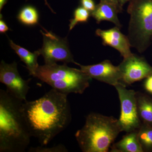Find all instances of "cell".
<instances>
[{
    "label": "cell",
    "instance_id": "1",
    "mask_svg": "<svg viewBox=\"0 0 152 152\" xmlns=\"http://www.w3.org/2000/svg\"><path fill=\"white\" fill-rule=\"evenodd\" d=\"M68 95L52 88L39 99L25 101L22 111L31 135L46 146L72 120Z\"/></svg>",
    "mask_w": 152,
    "mask_h": 152
},
{
    "label": "cell",
    "instance_id": "2",
    "mask_svg": "<svg viewBox=\"0 0 152 152\" xmlns=\"http://www.w3.org/2000/svg\"><path fill=\"white\" fill-rule=\"evenodd\" d=\"M23 102L0 90V152H25L31 135L22 111Z\"/></svg>",
    "mask_w": 152,
    "mask_h": 152
},
{
    "label": "cell",
    "instance_id": "3",
    "mask_svg": "<svg viewBox=\"0 0 152 152\" xmlns=\"http://www.w3.org/2000/svg\"><path fill=\"white\" fill-rule=\"evenodd\" d=\"M122 132L118 119L92 113L75 137L82 152H107Z\"/></svg>",
    "mask_w": 152,
    "mask_h": 152
},
{
    "label": "cell",
    "instance_id": "4",
    "mask_svg": "<svg viewBox=\"0 0 152 152\" xmlns=\"http://www.w3.org/2000/svg\"><path fill=\"white\" fill-rule=\"evenodd\" d=\"M66 64L56 63L39 66L32 76L63 94H83L89 87L91 79L80 69L69 67Z\"/></svg>",
    "mask_w": 152,
    "mask_h": 152
},
{
    "label": "cell",
    "instance_id": "5",
    "mask_svg": "<svg viewBox=\"0 0 152 152\" xmlns=\"http://www.w3.org/2000/svg\"><path fill=\"white\" fill-rule=\"evenodd\" d=\"M128 37L131 47L142 53L151 45L152 37V0H130Z\"/></svg>",
    "mask_w": 152,
    "mask_h": 152
},
{
    "label": "cell",
    "instance_id": "6",
    "mask_svg": "<svg viewBox=\"0 0 152 152\" xmlns=\"http://www.w3.org/2000/svg\"><path fill=\"white\" fill-rule=\"evenodd\" d=\"M115 87L121 102V113L118 120L122 132L128 133L138 130L142 123L138 113L137 93L134 90L127 89L122 83Z\"/></svg>",
    "mask_w": 152,
    "mask_h": 152
},
{
    "label": "cell",
    "instance_id": "7",
    "mask_svg": "<svg viewBox=\"0 0 152 152\" xmlns=\"http://www.w3.org/2000/svg\"><path fill=\"white\" fill-rule=\"evenodd\" d=\"M41 30L43 38L42 48L38 50L43 57L45 64H52L57 62H63L64 64L72 63L77 64L73 56L69 49L66 38L63 39L51 31L43 28Z\"/></svg>",
    "mask_w": 152,
    "mask_h": 152
},
{
    "label": "cell",
    "instance_id": "8",
    "mask_svg": "<svg viewBox=\"0 0 152 152\" xmlns=\"http://www.w3.org/2000/svg\"><path fill=\"white\" fill-rule=\"evenodd\" d=\"M16 62L8 64L4 61L0 64V82L7 88V91L15 98L22 101H26L30 87L31 79L24 80L20 75Z\"/></svg>",
    "mask_w": 152,
    "mask_h": 152
},
{
    "label": "cell",
    "instance_id": "9",
    "mask_svg": "<svg viewBox=\"0 0 152 152\" xmlns=\"http://www.w3.org/2000/svg\"><path fill=\"white\" fill-rule=\"evenodd\" d=\"M122 74V83L131 85L152 75V66L143 58L133 54L124 58L118 66Z\"/></svg>",
    "mask_w": 152,
    "mask_h": 152
},
{
    "label": "cell",
    "instance_id": "10",
    "mask_svg": "<svg viewBox=\"0 0 152 152\" xmlns=\"http://www.w3.org/2000/svg\"><path fill=\"white\" fill-rule=\"evenodd\" d=\"M77 65L91 79H95L114 87L122 83V76L118 66L113 65L109 60H106L92 65H82L78 63Z\"/></svg>",
    "mask_w": 152,
    "mask_h": 152
},
{
    "label": "cell",
    "instance_id": "11",
    "mask_svg": "<svg viewBox=\"0 0 152 152\" xmlns=\"http://www.w3.org/2000/svg\"><path fill=\"white\" fill-rule=\"evenodd\" d=\"M96 33V35L102 39L104 45L109 46L116 49L124 58L133 54L131 52L132 47L129 38L122 33L120 28L116 26L106 30L98 29Z\"/></svg>",
    "mask_w": 152,
    "mask_h": 152
},
{
    "label": "cell",
    "instance_id": "12",
    "mask_svg": "<svg viewBox=\"0 0 152 152\" xmlns=\"http://www.w3.org/2000/svg\"><path fill=\"white\" fill-rule=\"evenodd\" d=\"M120 12L119 9L115 5L100 1L99 4L96 6L94 11L91 13V15L98 23L102 21H108L121 28V25L118 16V13Z\"/></svg>",
    "mask_w": 152,
    "mask_h": 152
},
{
    "label": "cell",
    "instance_id": "13",
    "mask_svg": "<svg viewBox=\"0 0 152 152\" xmlns=\"http://www.w3.org/2000/svg\"><path fill=\"white\" fill-rule=\"evenodd\" d=\"M137 131L127 133L121 140L112 145L111 152H143L138 137Z\"/></svg>",
    "mask_w": 152,
    "mask_h": 152
},
{
    "label": "cell",
    "instance_id": "14",
    "mask_svg": "<svg viewBox=\"0 0 152 152\" xmlns=\"http://www.w3.org/2000/svg\"><path fill=\"white\" fill-rule=\"evenodd\" d=\"M10 45L20 57L22 61L26 64V67L30 75H33L35 71L39 66L38 64V58L40 55L39 50L31 53L27 50L18 45L10 40Z\"/></svg>",
    "mask_w": 152,
    "mask_h": 152
},
{
    "label": "cell",
    "instance_id": "15",
    "mask_svg": "<svg viewBox=\"0 0 152 152\" xmlns=\"http://www.w3.org/2000/svg\"><path fill=\"white\" fill-rule=\"evenodd\" d=\"M137 106L142 123L152 126V99L148 95L137 93Z\"/></svg>",
    "mask_w": 152,
    "mask_h": 152
},
{
    "label": "cell",
    "instance_id": "16",
    "mask_svg": "<svg viewBox=\"0 0 152 152\" xmlns=\"http://www.w3.org/2000/svg\"><path fill=\"white\" fill-rule=\"evenodd\" d=\"M137 132L139 142L144 152H152V126L142 123Z\"/></svg>",
    "mask_w": 152,
    "mask_h": 152
},
{
    "label": "cell",
    "instance_id": "17",
    "mask_svg": "<svg viewBox=\"0 0 152 152\" xmlns=\"http://www.w3.org/2000/svg\"><path fill=\"white\" fill-rule=\"evenodd\" d=\"M19 21L26 26H34L38 24L39 14L34 7L27 6L22 9L18 15Z\"/></svg>",
    "mask_w": 152,
    "mask_h": 152
},
{
    "label": "cell",
    "instance_id": "18",
    "mask_svg": "<svg viewBox=\"0 0 152 152\" xmlns=\"http://www.w3.org/2000/svg\"><path fill=\"white\" fill-rule=\"evenodd\" d=\"M91 13L84 8L79 7L75 10L74 18L70 20L69 25V31H71L78 23H86L88 21Z\"/></svg>",
    "mask_w": 152,
    "mask_h": 152
},
{
    "label": "cell",
    "instance_id": "19",
    "mask_svg": "<svg viewBox=\"0 0 152 152\" xmlns=\"http://www.w3.org/2000/svg\"><path fill=\"white\" fill-rule=\"evenodd\" d=\"M29 152H67L68 150L63 144H59L52 147L40 146L31 147L28 151Z\"/></svg>",
    "mask_w": 152,
    "mask_h": 152
},
{
    "label": "cell",
    "instance_id": "20",
    "mask_svg": "<svg viewBox=\"0 0 152 152\" xmlns=\"http://www.w3.org/2000/svg\"><path fill=\"white\" fill-rule=\"evenodd\" d=\"M81 3L83 7L91 13L96 9V6L93 0H81Z\"/></svg>",
    "mask_w": 152,
    "mask_h": 152
},
{
    "label": "cell",
    "instance_id": "21",
    "mask_svg": "<svg viewBox=\"0 0 152 152\" xmlns=\"http://www.w3.org/2000/svg\"><path fill=\"white\" fill-rule=\"evenodd\" d=\"M144 87L148 92L152 94V75L146 78Z\"/></svg>",
    "mask_w": 152,
    "mask_h": 152
},
{
    "label": "cell",
    "instance_id": "22",
    "mask_svg": "<svg viewBox=\"0 0 152 152\" xmlns=\"http://www.w3.org/2000/svg\"><path fill=\"white\" fill-rule=\"evenodd\" d=\"M9 30V28L5 23V22L1 18L0 20V32L5 33Z\"/></svg>",
    "mask_w": 152,
    "mask_h": 152
},
{
    "label": "cell",
    "instance_id": "23",
    "mask_svg": "<svg viewBox=\"0 0 152 152\" xmlns=\"http://www.w3.org/2000/svg\"><path fill=\"white\" fill-rule=\"evenodd\" d=\"M100 1H101L106 2L110 3V4L115 5L118 8L120 12L122 11V10L120 7L119 0H100Z\"/></svg>",
    "mask_w": 152,
    "mask_h": 152
},
{
    "label": "cell",
    "instance_id": "24",
    "mask_svg": "<svg viewBox=\"0 0 152 152\" xmlns=\"http://www.w3.org/2000/svg\"><path fill=\"white\" fill-rule=\"evenodd\" d=\"M129 1H130V0H119L120 7H121L122 10L123 6H124V5L127 2Z\"/></svg>",
    "mask_w": 152,
    "mask_h": 152
},
{
    "label": "cell",
    "instance_id": "25",
    "mask_svg": "<svg viewBox=\"0 0 152 152\" xmlns=\"http://www.w3.org/2000/svg\"><path fill=\"white\" fill-rule=\"evenodd\" d=\"M8 0H0V10L1 11L4 6L6 4Z\"/></svg>",
    "mask_w": 152,
    "mask_h": 152
},
{
    "label": "cell",
    "instance_id": "26",
    "mask_svg": "<svg viewBox=\"0 0 152 152\" xmlns=\"http://www.w3.org/2000/svg\"><path fill=\"white\" fill-rule=\"evenodd\" d=\"M45 4L47 6H48V7L50 8V10H51V11H52V12H53L54 13H55V12H54L53 10V9L51 8V7H50V5L48 3V1H47V0H45Z\"/></svg>",
    "mask_w": 152,
    "mask_h": 152
}]
</instances>
